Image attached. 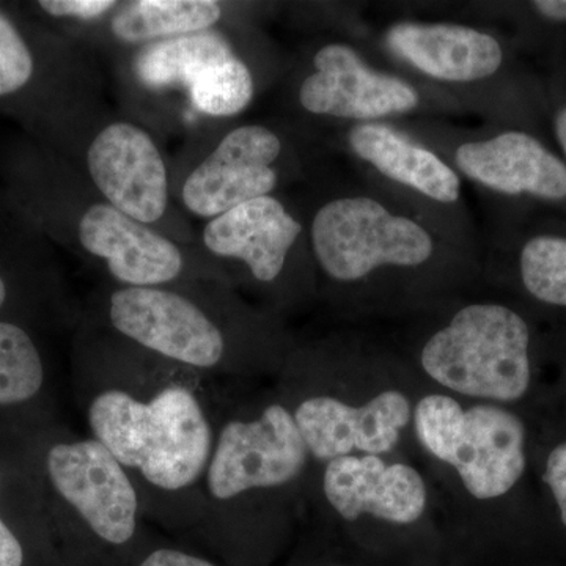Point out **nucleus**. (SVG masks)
<instances>
[{"instance_id": "obj_21", "label": "nucleus", "mask_w": 566, "mask_h": 566, "mask_svg": "<svg viewBox=\"0 0 566 566\" xmlns=\"http://www.w3.org/2000/svg\"><path fill=\"white\" fill-rule=\"evenodd\" d=\"M197 111L210 117L240 115L255 98V76L238 52L212 62L188 88Z\"/></svg>"}, {"instance_id": "obj_20", "label": "nucleus", "mask_w": 566, "mask_h": 566, "mask_svg": "<svg viewBox=\"0 0 566 566\" xmlns=\"http://www.w3.org/2000/svg\"><path fill=\"white\" fill-rule=\"evenodd\" d=\"M46 390V365L39 346L18 324L0 322V412H24L39 405Z\"/></svg>"}, {"instance_id": "obj_12", "label": "nucleus", "mask_w": 566, "mask_h": 566, "mask_svg": "<svg viewBox=\"0 0 566 566\" xmlns=\"http://www.w3.org/2000/svg\"><path fill=\"white\" fill-rule=\"evenodd\" d=\"M203 244L212 255L240 263L260 286L279 285L294 262L315 264L304 214L277 196L249 200L211 219Z\"/></svg>"}, {"instance_id": "obj_17", "label": "nucleus", "mask_w": 566, "mask_h": 566, "mask_svg": "<svg viewBox=\"0 0 566 566\" xmlns=\"http://www.w3.org/2000/svg\"><path fill=\"white\" fill-rule=\"evenodd\" d=\"M524 424L497 406L464 411L446 463L453 465L474 497L495 499L516 485L526 468Z\"/></svg>"}, {"instance_id": "obj_9", "label": "nucleus", "mask_w": 566, "mask_h": 566, "mask_svg": "<svg viewBox=\"0 0 566 566\" xmlns=\"http://www.w3.org/2000/svg\"><path fill=\"white\" fill-rule=\"evenodd\" d=\"M390 123L438 153L480 196L532 197L554 203L566 200V163L532 134L494 125L464 128L449 118Z\"/></svg>"}, {"instance_id": "obj_10", "label": "nucleus", "mask_w": 566, "mask_h": 566, "mask_svg": "<svg viewBox=\"0 0 566 566\" xmlns=\"http://www.w3.org/2000/svg\"><path fill=\"white\" fill-rule=\"evenodd\" d=\"M304 172L293 140L281 129L249 123L226 134L182 185L186 210L214 219L259 197L275 196Z\"/></svg>"}, {"instance_id": "obj_13", "label": "nucleus", "mask_w": 566, "mask_h": 566, "mask_svg": "<svg viewBox=\"0 0 566 566\" xmlns=\"http://www.w3.org/2000/svg\"><path fill=\"white\" fill-rule=\"evenodd\" d=\"M87 166L107 203L129 218L148 226L166 214V164L145 129L128 122L111 123L92 140Z\"/></svg>"}, {"instance_id": "obj_6", "label": "nucleus", "mask_w": 566, "mask_h": 566, "mask_svg": "<svg viewBox=\"0 0 566 566\" xmlns=\"http://www.w3.org/2000/svg\"><path fill=\"white\" fill-rule=\"evenodd\" d=\"M531 329L504 304L471 303L427 338L424 374L469 397L513 401L531 385Z\"/></svg>"}, {"instance_id": "obj_29", "label": "nucleus", "mask_w": 566, "mask_h": 566, "mask_svg": "<svg viewBox=\"0 0 566 566\" xmlns=\"http://www.w3.org/2000/svg\"><path fill=\"white\" fill-rule=\"evenodd\" d=\"M531 7L543 20L566 22V0H535Z\"/></svg>"}, {"instance_id": "obj_18", "label": "nucleus", "mask_w": 566, "mask_h": 566, "mask_svg": "<svg viewBox=\"0 0 566 566\" xmlns=\"http://www.w3.org/2000/svg\"><path fill=\"white\" fill-rule=\"evenodd\" d=\"M222 13L214 0H137L114 14L111 31L123 43L151 44L210 31Z\"/></svg>"}, {"instance_id": "obj_25", "label": "nucleus", "mask_w": 566, "mask_h": 566, "mask_svg": "<svg viewBox=\"0 0 566 566\" xmlns=\"http://www.w3.org/2000/svg\"><path fill=\"white\" fill-rule=\"evenodd\" d=\"M40 9L54 18H73V20H98L118 6L112 0H41Z\"/></svg>"}, {"instance_id": "obj_22", "label": "nucleus", "mask_w": 566, "mask_h": 566, "mask_svg": "<svg viewBox=\"0 0 566 566\" xmlns=\"http://www.w3.org/2000/svg\"><path fill=\"white\" fill-rule=\"evenodd\" d=\"M516 268L531 296L539 303L566 307L565 234H531L517 244Z\"/></svg>"}, {"instance_id": "obj_15", "label": "nucleus", "mask_w": 566, "mask_h": 566, "mask_svg": "<svg viewBox=\"0 0 566 566\" xmlns=\"http://www.w3.org/2000/svg\"><path fill=\"white\" fill-rule=\"evenodd\" d=\"M80 241L106 263L120 286L172 285L185 273V256L177 244L107 202L84 211Z\"/></svg>"}, {"instance_id": "obj_5", "label": "nucleus", "mask_w": 566, "mask_h": 566, "mask_svg": "<svg viewBox=\"0 0 566 566\" xmlns=\"http://www.w3.org/2000/svg\"><path fill=\"white\" fill-rule=\"evenodd\" d=\"M308 457L285 405L268 403L255 416L230 415L223 409L202 480L196 527L214 534L251 495L296 482Z\"/></svg>"}, {"instance_id": "obj_31", "label": "nucleus", "mask_w": 566, "mask_h": 566, "mask_svg": "<svg viewBox=\"0 0 566 566\" xmlns=\"http://www.w3.org/2000/svg\"><path fill=\"white\" fill-rule=\"evenodd\" d=\"M7 297H9V290H7V283L3 281L2 275H0V308L6 305Z\"/></svg>"}, {"instance_id": "obj_14", "label": "nucleus", "mask_w": 566, "mask_h": 566, "mask_svg": "<svg viewBox=\"0 0 566 566\" xmlns=\"http://www.w3.org/2000/svg\"><path fill=\"white\" fill-rule=\"evenodd\" d=\"M290 412L308 453L329 463L352 455L353 450L375 457L390 452L409 422L411 406L406 395L386 390L357 408L327 395H314Z\"/></svg>"}, {"instance_id": "obj_4", "label": "nucleus", "mask_w": 566, "mask_h": 566, "mask_svg": "<svg viewBox=\"0 0 566 566\" xmlns=\"http://www.w3.org/2000/svg\"><path fill=\"white\" fill-rule=\"evenodd\" d=\"M44 513L59 531L125 549L142 531L139 491L109 450L92 436L50 430L35 447Z\"/></svg>"}, {"instance_id": "obj_2", "label": "nucleus", "mask_w": 566, "mask_h": 566, "mask_svg": "<svg viewBox=\"0 0 566 566\" xmlns=\"http://www.w3.org/2000/svg\"><path fill=\"white\" fill-rule=\"evenodd\" d=\"M304 214L315 271L337 286L468 271L482 259L471 214L411 202L359 175L324 181Z\"/></svg>"}, {"instance_id": "obj_8", "label": "nucleus", "mask_w": 566, "mask_h": 566, "mask_svg": "<svg viewBox=\"0 0 566 566\" xmlns=\"http://www.w3.org/2000/svg\"><path fill=\"white\" fill-rule=\"evenodd\" d=\"M106 319L125 340L210 378L240 364L229 315L193 292L118 286L107 296Z\"/></svg>"}, {"instance_id": "obj_19", "label": "nucleus", "mask_w": 566, "mask_h": 566, "mask_svg": "<svg viewBox=\"0 0 566 566\" xmlns=\"http://www.w3.org/2000/svg\"><path fill=\"white\" fill-rule=\"evenodd\" d=\"M233 52L237 51L230 41L219 33L177 36L142 48L134 61V74L151 91L175 87L188 91L208 65Z\"/></svg>"}, {"instance_id": "obj_16", "label": "nucleus", "mask_w": 566, "mask_h": 566, "mask_svg": "<svg viewBox=\"0 0 566 566\" xmlns=\"http://www.w3.org/2000/svg\"><path fill=\"white\" fill-rule=\"evenodd\" d=\"M323 493L346 521L371 515L394 524H411L422 516L427 488L411 465H387L379 457H342L329 461Z\"/></svg>"}, {"instance_id": "obj_30", "label": "nucleus", "mask_w": 566, "mask_h": 566, "mask_svg": "<svg viewBox=\"0 0 566 566\" xmlns=\"http://www.w3.org/2000/svg\"><path fill=\"white\" fill-rule=\"evenodd\" d=\"M554 133L566 158V104H562L554 114Z\"/></svg>"}, {"instance_id": "obj_26", "label": "nucleus", "mask_w": 566, "mask_h": 566, "mask_svg": "<svg viewBox=\"0 0 566 566\" xmlns=\"http://www.w3.org/2000/svg\"><path fill=\"white\" fill-rule=\"evenodd\" d=\"M6 515L2 469H0V566H24V546Z\"/></svg>"}, {"instance_id": "obj_23", "label": "nucleus", "mask_w": 566, "mask_h": 566, "mask_svg": "<svg viewBox=\"0 0 566 566\" xmlns=\"http://www.w3.org/2000/svg\"><path fill=\"white\" fill-rule=\"evenodd\" d=\"M463 417L464 409L446 395H430L420 400L416 408V431L424 449L446 463Z\"/></svg>"}, {"instance_id": "obj_3", "label": "nucleus", "mask_w": 566, "mask_h": 566, "mask_svg": "<svg viewBox=\"0 0 566 566\" xmlns=\"http://www.w3.org/2000/svg\"><path fill=\"white\" fill-rule=\"evenodd\" d=\"M441 99L460 115L501 120V87L509 70L504 40L480 22L398 20L360 48Z\"/></svg>"}, {"instance_id": "obj_28", "label": "nucleus", "mask_w": 566, "mask_h": 566, "mask_svg": "<svg viewBox=\"0 0 566 566\" xmlns=\"http://www.w3.org/2000/svg\"><path fill=\"white\" fill-rule=\"evenodd\" d=\"M137 566H218L202 556L178 549V547H156Z\"/></svg>"}, {"instance_id": "obj_1", "label": "nucleus", "mask_w": 566, "mask_h": 566, "mask_svg": "<svg viewBox=\"0 0 566 566\" xmlns=\"http://www.w3.org/2000/svg\"><path fill=\"white\" fill-rule=\"evenodd\" d=\"M112 335L85 344L74 370L88 436L132 476L145 516L196 527L222 415L214 378Z\"/></svg>"}, {"instance_id": "obj_11", "label": "nucleus", "mask_w": 566, "mask_h": 566, "mask_svg": "<svg viewBox=\"0 0 566 566\" xmlns=\"http://www.w3.org/2000/svg\"><path fill=\"white\" fill-rule=\"evenodd\" d=\"M334 132V144L364 180L434 210L471 214L460 175L405 129L390 122H374Z\"/></svg>"}, {"instance_id": "obj_24", "label": "nucleus", "mask_w": 566, "mask_h": 566, "mask_svg": "<svg viewBox=\"0 0 566 566\" xmlns=\"http://www.w3.org/2000/svg\"><path fill=\"white\" fill-rule=\"evenodd\" d=\"M32 74L31 50L9 18L0 13V96L21 91Z\"/></svg>"}, {"instance_id": "obj_27", "label": "nucleus", "mask_w": 566, "mask_h": 566, "mask_svg": "<svg viewBox=\"0 0 566 566\" xmlns=\"http://www.w3.org/2000/svg\"><path fill=\"white\" fill-rule=\"evenodd\" d=\"M545 480L556 497L566 526V442L556 447L547 458Z\"/></svg>"}, {"instance_id": "obj_7", "label": "nucleus", "mask_w": 566, "mask_h": 566, "mask_svg": "<svg viewBox=\"0 0 566 566\" xmlns=\"http://www.w3.org/2000/svg\"><path fill=\"white\" fill-rule=\"evenodd\" d=\"M296 103L334 129L357 123L457 117L441 99L408 77L378 65L349 40L326 41L297 77Z\"/></svg>"}]
</instances>
